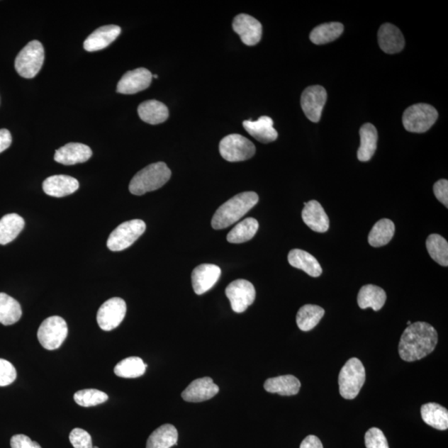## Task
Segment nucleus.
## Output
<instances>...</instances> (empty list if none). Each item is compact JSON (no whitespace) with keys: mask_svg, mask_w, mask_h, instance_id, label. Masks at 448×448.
Returning <instances> with one entry per match:
<instances>
[{"mask_svg":"<svg viewBox=\"0 0 448 448\" xmlns=\"http://www.w3.org/2000/svg\"><path fill=\"white\" fill-rule=\"evenodd\" d=\"M437 342L435 328L430 324L418 321L404 330L398 345V353L404 362H416L430 354Z\"/></svg>","mask_w":448,"mask_h":448,"instance_id":"f257e3e1","label":"nucleus"},{"mask_svg":"<svg viewBox=\"0 0 448 448\" xmlns=\"http://www.w3.org/2000/svg\"><path fill=\"white\" fill-rule=\"evenodd\" d=\"M259 197L255 192L237 194L217 209L212 219L214 230H223L233 225L256 206Z\"/></svg>","mask_w":448,"mask_h":448,"instance_id":"f03ea898","label":"nucleus"},{"mask_svg":"<svg viewBox=\"0 0 448 448\" xmlns=\"http://www.w3.org/2000/svg\"><path fill=\"white\" fill-rule=\"evenodd\" d=\"M170 177L172 170L164 162L154 163L141 169L135 175L129 185V191L135 196L157 191L164 186Z\"/></svg>","mask_w":448,"mask_h":448,"instance_id":"7ed1b4c3","label":"nucleus"},{"mask_svg":"<svg viewBox=\"0 0 448 448\" xmlns=\"http://www.w3.org/2000/svg\"><path fill=\"white\" fill-rule=\"evenodd\" d=\"M365 369L357 358H352L340 370L338 379L340 393L345 399L358 396L365 382Z\"/></svg>","mask_w":448,"mask_h":448,"instance_id":"20e7f679","label":"nucleus"},{"mask_svg":"<svg viewBox=\"0 0 448 448\" xmlns=\"http://www.w3.org/2000/svg\"><path fill=\"white\" fill-rule=\"evenodd\" d=\"M45 62V50L40 41L33 40L19 52L16 57V69L19 75L24 79H33Z\"/></svg>","mask_w":448,"mask_h":448,"instance_id":"39448f33","label":"nucleus"},{"mask_svg":"<svg viewBox=\"0 0 448 448\" xmlns=\"http://www.w3.org/2000/svg\"><path fill=\"white\" fill-rule=\"evenodd\" d=\"M437 118L435 107L425 103L415 104L404 111L403 124L409 133H423L435 125Z\"/></svg>","mask_w":448,"mask_h":448,"instance_id":"423d86ee","label":"nucleus"},{"mask_svg":"<svg viewBox=\"0 0 448 448\" xmlns=\"http://www.w3.org/2000/svg\"><path fill=\"white\" fill-rule=\"evenodd\" d=\"M146 225L140 219L121 223L112 232L107 240V247L112 252L126 250L138 240L145 231Z\"/></svg>","mask_w":448,"mask_h":448,"instance_id":"0eeeda50","label":"nucleus"},{"mask_svg":"<svg viewBox=\"0 0 448 448\" xmlns=\"http://www.w3.org/2000/svg\"><path fill=\"white\" fill-rule=\"evenodd\" d=\"M221 157L230 162H245L255 155L256 147L251 140L241 135L225 136L219 144Z\"/></svg>","mask_w":448,"mask_h":448,"instance_id":"6e6552de","label":"nucleus"},{"mask_svg":"<svg viewBox=\"0 0 448 448\" xmlns=\"http://www.w3.org/2000/svg\"><path fill=\"white\" fill-rule=\"evenodd\" d=\"M68 334L66 320L60 316H50L43 321L38 331V342L47 350H55L65 342Z\"/></svg>","mask_w":448,"mask_h":448,"instance_id":"1a4fd4ad","label":"nucleus"},{"mask_svg":"<svg viewBox=\"0 0 448 448\" xmlns=\"http://www.w3.org/2000/svg\"><path fill=\"white\" fill-rule=\"evenodd\" d=\"M226 296L235 313H242L254 303L256 291L250 281L238 279L227 286Z\"/></svg>","mask_w":448,"mask_h":448,"instance_id":"9d476101","label":"nucleus"},{"mask_svg":"<svg viewBox=\"0 0 448 448\" xmlns=\"http://www.w3.org/2000/svg\"><path fill=\"white\" fill-rule=\"evenodd\" d=\"M126 314V304L120 297H113L101 305L96 320L100 328L111 331L118 327Z\"/></svg>","mask_w":448,"mask_h":448,"instance_id":"9b49d317","label":"nucleus"},{"mask_svg":"<svg viewBox=\"0 0 448 448\" xmlns=\"http://www.w3.org/2000/svg\"><path fill=\"white\" fill-rule=\"evenodd\" d=\"M327 100V94L323 86H311L301 95V105L304 113L313 123H318Z\"/></svg>","mask_w":448,"mask_h":448,"instance_id":"f8f14e48","label":"nucleus"},{"mask_svg":"<svg viewBox=\"0 0 448 448\" xmlns=\"http://www.w3.org/2000/svg\"><path fill=\"white\" fill-rule=\"evenodd\" d=\"M233 28L240 36L242 42L247 46H254L261 40L262 24L248 14H238L233 19Z\"/></svg>","mask_w":448,"mask_h":448,"instance_id":"ddd939ff","label":"nucleus"},{"mask_svg":"<svg viewBox=\"0 0 448 448\" xmlns=\"http://www.w3.org/2000/svg\"><path fill=\"white\" fill-rule=\"evenodd\" d=\"M152 72L146 68L140 67L129 71L121 77L116 91L121 94H138L148 89L152 84Z\"/></svg>","mask_w":448,"mask_h":448,"instance_id":"4468645a","label":"nucleus"},{"mask_svg":"<svg viewBox=\"0 0 448 448\" xmlns=\"http://www.w3.org/2000/svg\"><path fill=\"white\" fill-rule=\"evenodd\" d=\"M220 267L213 264L199 265L192 272V285L197 295H202L211 290L220 279Z\"/></svg>","mask_w":448,"mask_h":448,"instance_id":"2eb2a0df","label":"nucleus"},{"mask_svg":"<svg viewBox=\"0 0 448 448\" xmlns=\"http://www.w3.org/2000/svg\"><path fill=\"white\" fill-rule=\"evenodd\" d=\"M219 392V388L213 379L204 377L196 379L184 389L182 398L184 401L201 403L209 401Z\"/></svg>","mask_w":448,"mask_h":448,"instance_id":"dca6fc26","label":"nucleus"},{"mask_svg":"<svg viewBox=\"0 0 448 448\" xmlns=\"http://www.w3.org/2000/svg\"><path fill=\"white\" fill-rule=\"evenodd\" d=\"M43 189L47 196L62 198L75 193L79 189V182L68 175H52L43 181Z\"/></svg>","mask_w":448,"mask_h":448,"instance_id":"f3484780","label":"nucleus"},{"mask_svg":"<svg viewBox=\"0 0 448 448\" xmlns=\"http://www.w3.org/2000/svg\"><path fill=\"white\" fill-rule=\"evenodd\" d=\"M92 155L89 146L82 143H68L56 150L55 162L65 165L84 163Z\"/></svg>","mask_w":448,"mask_h":448,"instance_id":"a211bd4d","label":"nucleus"},{"mask_svg":"<svg viewBox=\"0 0 448 448\" xmlns=\"http://www.w3.org/2000/svg\"><path fill=\"white\" fill-rule=\"evenodd\" d=\"M242 125L248 134L261 143H271L279 138V133L274 128V121L269 116H261L255 121H245Z\"/></svg>","mask_w":448,"mask_h":448,"instance_id":"6ab92c4d","label":"nucleus"},{"mask_svg":"<svg viewBox=\"0 0 448 448\" xmlns=\"http://www.w3.org/2000/svg\"><path fill=\"white\" fill-rule=\"evenodd\" d=\"M121 32V28L118 26H106L96 29L85 40V50L96 52L104 50L118 38Z\"/></svg>","mask_w":448,"mask_h":448,"instance_id":"aec40b11","label":"nucleus"},{"mask_svg":"<svg viewBox=\"0 0 448 448\" xmlns=\"http://www.w3.org/2000/svg\"><path fill=\"white\" fill-rule=\"evenodd\" d=\"M304 223L311 230L318 233L327 232L330 220L321 204L315 201H310L305 203L301 213Z\"/></svg>","mask_w":448,"mask_h":448,"instance_id":"412c9836","label":"nucleus"},{"mask_svg":"<svg viewBox=\"0 0 448 448\" xmlns=\"http://www.w3.org/2000/svg\"><path fill=\"white\" fill-rule=\"evenodd\" d=\"M379 45L388 55L401 52L405 45L403 33L391 23H384L378 33Z\"/></svg>","mask_w":448,"mask_h":448,"instance_id":"4be33fe9","label":"nucleus"},{"mask_svg":"<svg viewBox=\"0 0 448 448\" xmlns=\"http://www.w3.org/2000/svg\"><path fill=\"white\" fill-rule=\"evenodd\" d=\"M360 146L358 150L357 157L359 162H367L371 159L376 152L378 142V133L374 125L366 123L362 125L359 130Z\"/></svg>","mask_w":448,"mask_h":448,"instance_id":"5701e85b","label":"nucleus"},{"mask_svg":"<svg viewBox=\"0 0 448 448\" xmlns=\"http://www.w3.org/2000/svg\"><path fill=\"white\" fill-rule=\"evenodd\" d=\"M140 118L145 123L158 125L164 123L169 118L168 107L162 102L150 100L142 102L138 107Z\"/></svg>","mask_w":448,"mask_h":448,"instance_id":"b1692460","label":"nucleus"},{"mask_svg":"<svg viewBox=\"0 0 448 448\" xmlns=\"http://www.w3.org/2000/svg\"><path fill=\"white\" fill-rule=\"evenodd\" d=\"M289 262L291 266L304 271L310 276L318 277L323 274V269L318 259L304 250H291L289 254Z\"/></svg>","mask_w":448,"mask_h":448,"instance_id":"393cba45","label":"nucleus"},{"mask_svg":"<svg viewBox=\"0 0 448 448\" xmlns=\"http://www.w3.org/2000/svg\"><path fill=\"white\" fill-rule=\"evenodd\" d=\"M386 291L381 287L365 285L359 290L357 301L360 308H372L378 311L386 304Z\"/></svg>","mask_w":448,"mask_h":448,"instance_id":"a878e982","label":"nucleus"},{"mask_svg":"<svg viewBox=\"0 0 448 448\" xmlns=\"http://www.w3.org/2000/svg\"><path fill=\"white\" fill-rule=\"evenodd\" d=\"M264 388L267 392L279 393L282 396H292L298 393L301 388V382L293 376H282L267 379L264 383Z\"/></svg>","mask_w":448,"mask_h":448,"instance_id":"bb28decb","label":"nucleus"},{"mask_svg":"<svg viewBox=\"0 0 448 448\" xmlns=\"http://www.w3.org/2000/svg\"><path fill=\"white\" fill-rule=\"evenodd\" d=\"M421 416L423 422L437 430H447L448 428V411L444 407L436 403L423 404L421 407Z\"/></svg>","mask_w":448,"mask_h":448,"instance_id":"cd10ccee","label":"nucleus"},{"mask_svg":"<svg viewBox=\"0 0 448 448\" xmlns=\"http://www.w3.org/2000/svg\"><path fill=\"white\" fill-rule=\"evenodd\" d=\"M179 433L172 425H164L150 435L146 448H170L177 444Z\"/></svg>","mask_w":448,"mask_h":448,"instance_id":"c85d7f7f","label":"nucleus"},{"mask_svg":"<svg viewBox=\"0 0 448 448\" xmlns=\"http://www.w3.org/2000/svg\"><path fill=\"white\" fill-rule=\"evenodd\" d=\"M23 218L17 213H9L0 219V245L13 242L24 228Z\"/></svg>","mask_w":448,"mask_h":448,"instance_id":"c756f323","label":"nucleus"},{"mask_svg":"<svg viewBox=\"0 0 448 448\" xmlns=\"http://www.w3.org/2000/svg\"><path fill=\"white\" fill-rule=\"evenodd\" d=\"M343 31L342 23L337 22L323 23L311 31L310 40L316 45H326V43L337 40Z\"/></svg>","mask_w":448,"mask_h":448,"instance_id":"7c9ffc66","label":"nucleus"},{"mask_svg":"<svg viewBox=\"0 0 448 448\" xmlns=\"http://www.w3.org/2000/svg\"><path fill=\"white\" fill-rule=\"evenodd\" d=\"M396 226L391 219L383 218L373 227L369 235V243L374 247L386 246L392 240Z\"/></svg>","mask_w":448,"mask_h":448,"instance_id":"2f4dec72","label":"nucleus"},{"mask_svg":"<svg viewBox=\"0 0 448 448\" xmlns=\"http://www.w3.org/2000/svg\"><path fill=\"white\" fill-rule=\"evenodd\" d=\"M325 315V310L316 305H305L296 315V324L303 331H309L318 325Z\"/></svg>","mask_w":448,"mask_h":448,"instance_id":"473e14b6","label":"nucleus"},{"mask_svg":"<svg viewBox=\"0 0 448 448\" xmlns=\"http://www.w3.org/2000/svg\"><path fill=\"white\" fill-rule=\"evenodd\" d=\"M22 316L21 304L13 297L0 293V323L11 325L18 323Z\"/></svg>","mask_w":448,"mask_h":448,"instance_id":"72a5a7b5","label":"nucleus"},{"mask_svg":"<svg viewBox=\"0 0 448 448\" xmlns=\"http://www.w3.org/2000/svg\"><path fill=\"white\" fill-rule=\"evenodd\" d=\"M259 223L257 219L247 218L233 228L227 236L228 242L230 243H242L252 240L255 236Z\"/></svg>","mask_w":448,"mask_h":448,"instance_id":"f704fd0d","label":"nucleus"},{"mask_svg":"<svg viewBox=\"0 0 448 448\" xmlns=\"http://www.w3.org/2000/svg\"><path fill=\"white\" fill-rule=\"evenodd\" d=\"M147 364L139 357H128L116 365V376L125 379H135L142 376Z\"/></svg>","mask_w":448,"mask_h":448,"instance_id":"c9c22d12","label":"nucleus"},{"mask_svg":"<svg viewBox=\"0 0 448 448\" xmlns=\"http://www.w3.org/2000/svg\"><path fill=\"white\" fill-rule=\"evenodd\" d=\"M426 247L430 257L437 264L448 266V243L444 237L438 235H431L427 237Z\"/></svg>","mask_w":448,"mask_h":448,"instance_id":"e433bc0d","label":"nucleus"},{"mask_svg":"<svg viewBox=\"0 0 448 448\" xmlns=\"http://www.w3.org/2000/svg\"><path fill=\"white\" fill-rule=\"evenodd\" d=\"M108 396L99 389H82L74 394V401L82 407L89 408L99 405L108 401Z\"/></svg>","mask_w":448,"mask_h":448,"instance_id":"4c0bfd02","label":"nucleus"},{"mask_svg":"<svg viewBox=\"0 0 448 448\" xmlns=\"http://www.w3.org/2000/svg\"><path fill=\"white\" fill-rule=\"evenodd\" d=\"M364 442L366 448H389L387 438L377 427L370 428L365 433Z\"/></svg>","mask_w":448,"mask_h":448,"instance_id":"58836bf2","label":"nucleus"},{"mask_svg":"<svg viewBox=\"0 0 448 448\" xmlns=\"http://www.w3.org/2000/svg\"><path fill=\"white\" fill-rule=\"evenodd\" d=\"M17 378L16 369L8 360L0 359V387L8 386Z\"/></svg>","mask_w":448,"mask_h":448,"instance_id":"ea45409f","label":"nucleus"},{"mask_svg":"<svg viewBox=\"0 0 448 448\" xmlns=\"http://www.w3.org/2000/svg\"><path fill=\"white\" fill-rule=\"evenodd\" d=\"M69 440L74 448H94L91 435L82 428H74L70 433Z\"/></svg>","mask_w":448,"mask_h":448,"instance_id":"a19ab883","label":"nucleus"},{"mask_svg":"<svg viewBox=\"0 0 448 448\" xmlns=\"http://www.w3.org/2000/svg\"><path fill=\"white\" fill-rule=\"evenodd\" d=\"M433 192L437 201L448 208V181L447 179L438 180L433 186Z\"/></svg>","mask_w":448,"mask_h":448,"instance_id":"79ce46f5","label":"nucleus"},{"mask_svg":"<svg viewBox=\"0 0 448 448\" xmlns=\"http://www.w3.org/2000/svg\"><path fill=\"white\" fill-rule=\"evenodd\" d=\"M11 446V448H42L37 442L32 441L30 437L23 435L13 436Z\"/></svg>","mask_w":448,"mask_h":448,"instance_id":"37998d69","label":"nucleus"},{"mask_svg":"<svg viewBox=\"0 0 448 448\" xmlns=\"http://www.w3.org/2000/svg\"><path fill=\"white\" fill-rule=\"evenodd\" d=\"M12 143V136L7 129H0V153L7 150Z\"/></svg>","mask_w":448,"mask_h":448,"instance_id":"c03bdc74","label":"nucleus"},{"mask_svg":"<svg viewBox=\"0 0 448 448\" xmlns=\"http://www.w3.org/2000/svg\"><path fill=\"white\" fill-rule=\"evenodd\" d=\"M300 448H324L323 442L318 437L310 435L301 443Z\"/></svg>","mask_w":448,"mask_h":448,"instance_id":"a18cd8bd","label":"nucleus"},{"mask_svg":"<svg viewBox=\"0 0 448 448\" xmlns=\"http://www.w3.org/2000/svg\"><path fill=\"white\" fill-rule=\"evenodd\" d=\"M411 324V321H408V325H410Z\"/></svg>","mask_w":448,"mask_h":448,"instance_id":"49530a36","label":"nucleus"},{"mask_svg":"<svg viewBox=\"0 0 448 448\" xmlns=\"http://www.w3.org/2000/svg\"><path fill=\"white\" fill-rule=\"evenodd\" d=\"M153 77H155V79H158V76L157 75H154Z\"/></svg>","mask_w":448,"mask_h":448,"instance_id":"de8ad7c7","label":"nucleus"},{"mask_svg":"<svg viewBox=\"0 0 448 448\" xmlns=\"http://www.w3.org/2000/svg\"><path fill=\"white\" fill-rule=\"evenodd\" d=\"M94 448H99V447H95V446H94Z\"/></svg>","mask_w":448,"mask_h":448,"instance_id":"09e8293b","label":"nucleus"}]
</instances>
